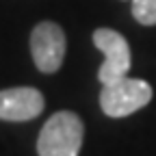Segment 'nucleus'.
I'll return each mask as SVG.
<instances>
[{
	"mask_svg": "<svg viewBox=\"0 0 156 156\" xmlns=\"http://www.w3.org/2000/svg\"><path fill=\"white\" fill-rule=\"evenodd\" d=\"M44 95L33 87H13L0 91V119L28 122L44 111Z\"/></svg>",
	"mask_w": 156,
	"mask_h": 156,
	"instance_id": "39448f33",
	"label": "nucleus"
},
{
	"mask_svg": "<svg viewBox=\"0 0 156 156\" xmlns=\"http://www.w3.org/2000/svg\"><path fill=\"white\" fill-rule=\"evenodd\" d=\"M65 33L54 22H39L30 33V52L39 72L54 74L65 58Z\"/></svg>",
	"mask_w": 156,
	"mask_h": 156,
	"instance_id": "7ed1b4c3",
	"label": "nucleus"
},
{
	"mask_svg": "<svg viewBox=\"0 0 156 156\" xmlns=\"http://www.w3.org/2000/svg\"><path fill=\"white\" fill-rule=\"evenodd\" d=\"M85 126L80 117L72 111L54 113L37 139V154L39 156H78L83 147Z\"/></svg>",
	"mask_w": 156,
	"mask_h": 156,
	"instance_id": "f257e3e1",
	"label": "nucleus"
},
{
	"mask_svg": "<svg viewBox=\"0 0 156 156\" xmlns=\"http://www.w3.org/2000/svg\"><path fill=\"white\" fill-rule=\"evenodd\" d=\"M132 17L143 26L156 24V0H132Z\"/></svg>",
	"mask_w": 156,
	"mask_h": 156,
	"instance_id": "423d86ee",
	"label": "nucleus"
},
{
	"mask_svg": "<svg viewBox=\"0 0 156 156\" xmlns=\"http://www.w3.org/2000/svg\"><path fill=\"white\" fill-rule=\"evenodd\" d=\"M93 44L98 50H102L106 54L102 67L98 69V78L102 85H111L126 78L130 69V48L124 35L111 28H98L93 33Z\"/></svg>",
	"mask_w": 156,
	"mask_h": 156,
	"instance_id": "20e7f679",
	"label": "nucleus"
},
{
	"mask_svg": "<svg viewBox=\"0 0 156 156\" xmlns=\"http://www.w3.org/2000/svg\"><path fill=\"white\" fill-rule=\"evenodd\" d=\"M152 100V87L139 78H122L117 83L102 85L100 106L108 117H126L143 108Z\"/></svg>",
	"mask_w": 156,
	"mask_h": 156,
	"instance_id": "f03ea898",
	"label": "nucleus"
}]
</instances>
